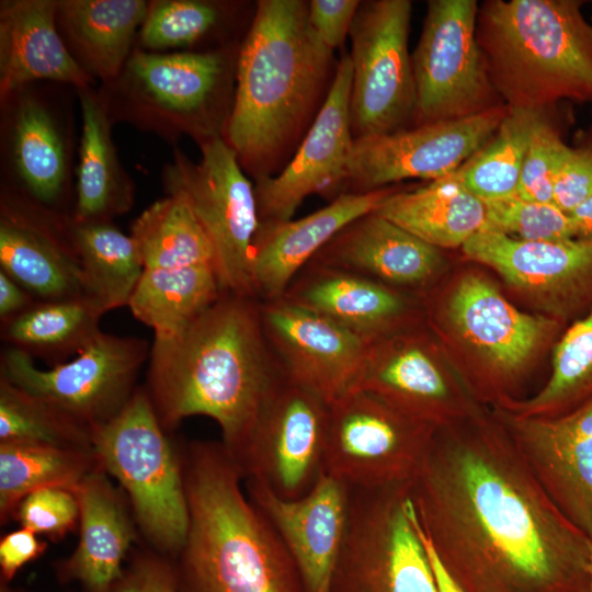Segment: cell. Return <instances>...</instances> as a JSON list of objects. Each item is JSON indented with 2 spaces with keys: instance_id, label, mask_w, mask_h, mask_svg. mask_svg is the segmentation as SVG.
Returning a JSON list of instances; mask_svg holds the SVG:
<instances>
[{
  "instance_id": "cell-1",
  "label": "cell",
  "mask_w": 592,
  "mask_h": 592,
  "mask_svg": "<svg viewBox=\"0 0 592 592\" xmlns=\"http://www.w3.org/2000/svg\"><path fill=\"white\" fill-rule=\"evenodd\" d=\"M409 496L464 592H589L591 538L546 494L497 415L437 429Z\"/></svg>"
},
{
  "instance_id": "cell-2",
  "label": "cell",
  "mask_w": 592,
  "mask_h": 592,
  "mask_svg": "<svg viewBox=\"0 0 592 592\" xmlns=\"http://www.w3.org/2000/svg\"><path fill=\"white\" fill-rule=\"evenodd\" d=\"M145 387L166 432L189 417L217 422L239 459L264 403L286 377L259 300L223 293L181 333L153 338Z\"/></svg>"
},
{
  "instance_id": "cell-3",
  "label": "cell",
  "mask_w": 592,
  "mask_h": 592,
  "mask_svg": "<svg viewBox=\"0 0 592 592\" xmlns=\"http://www.w3.org/2000/svg\"><path fill=\"white\" fill-rule=\"evenodd\" d=\"M333 50L308 20V1L260 0L237 56L224 137L255 181L280 173L326 98Z\"/></svg>"
},
{
  "instance_id": "cell-4",
  "label": "cell",
  "mask_w": 592,
  "mask_h": 592,
  "mask_svg": "<svg viewBox=\"0 0 592 592\" xmlns=\"http://www.w3.org/2000/svg\"><path fill=\"white\" fill-rule=\"evenodd\" d=\"M189 508L177 557L179 592H304L294 560L242 488L221 442H192L182 458Z\"/></svg>"
},
{
  "instance_id": "cell-5",
  "label": "cell",
  "mask_w": 592,
  "mask_h": 592,
  "mask_svg": "<svg viewBox=\"0 0 592 592\" xmlns=\"http://www.w3.org/2000/svg\"><path fill=\"white\" fill-rule=\"evenodd\" d=\"M577 0H487L476 35L491 82L509 107L546 111L592 102V25Z\"/></svg>"
},
{
  "instance_id": "cell-6",
  "label": "cell",
  "mask_w": 592,
  "mask_h": 592,
  "mask_svg": "<svg viewBox=\"0 0 592 592\" xmlns=\"http://www.w3.org/2000/svg\"><path fill=\"white\" fill-rule=\"evenodd\" d=\"M227 49L150 53L135 47L118 77L99 90L112 122L168 140L224 136L232 102Z\"/></svg>"
},
{
  "instance_id": "cell-7",
  "label": "cell",
  "mask_w": 592,
  "mask_h": 592,
  "mask_svg": "<svg viewBox=\"0 0 592 592\" xmlns=\"http://www.w3.org/2000/svg\"><path fill=\"white\" fill-rule=\"evenodd\" d=\"M92 446L102 470L127 492L146 539L160 554L177 556L189 526L183 466L144 387L92 433Z\"/></svg>"
},
{
  "instance_id": "cell-8",
  "label": "cell",
  "mask_w": 592,
  "mask_h": 592,
  "mask_svg": "<svg viewBox=\"0 0 592 592\" xmlns=\"http://www.w3.org/2000/svg\"><path fill=\"white\" fill-rule=\"evenodd\" d=\"M198 146L197 162L174 149L172 162L162 170L164 193L184 201L209 238L221 292L257 298L251 278L260 226L254 185L224 136Z\"/></svg>"
},
{
  "instance_id": "cell-9",
  "label": "cell",
  "mask_w": 592,
  "mask_h": 592,
  "mask_svg": "<svg viewBox=\"0 0 592 592\" xmlns=\"http://www.w3.org/2000/svg\"><path fill=\"white\" fill-rule=\"evenodd\" d=\"M150 350L143 338L102 331L72 360L43 369L27 353L8 346L1 353L0 376L92 435L128 403Z\"/></svg>"
},
{
  "instance_id": "cell-10",
  "label": "cell",
  "mask_w": 592,
  "mask_h": 592,
  "mask_svg": "<svg viewBox=\"0 0 592 592\" xmlns=\"http://www.w3.org/2000/svg\"><path fill=\"white\" fill-rule=\"evenodd\" d=\"M409 490L350 488L348 528L330 592H439L409 516Z\"/></svg>"
},
{
  "instance_id": "cell-11",
  "label": "cell",
  "mask_w": 592,
  "mask_h": 592,
  "mask_svg": "<svg viewBox=\"0 0 592 592\" xmlns=\"http://www.w3.org/2000/svg\"><path fill=\"white\" fill-rule=\"evenodd\" d=\"M436 430L354 389L329 405L323 471L350 488L411 486Z\"/></svg>"
},
{
  "instance_id": "cell-12",
  "label": "cell",
  "mask_w": 592,
  "mask_h": 592,
  "mask_svg": "<svg viewBox=\"0 0 592 592\" xmlns=\"http://www.w3.org/2000/svg\"><path fill=\"white\" fill-rule=\"evenodd\" d=\"M476 0H430L411 55L415 83L412 126L477 115L505 105L477 41Z\"/></svg>"
},
{
  "instance_id": "cell-13",
  "label": "cell",
  "mask_w": 592,
  "mask_h": 592,
  "mask_svg": "<svg viewBox=\"0 0 592 592\" xmlns=\"http://www.w3.org/2000/svg\"><path fill=\"white\" fill-rule=\"evenodd\" d=\"M411 14L409 0L360 3L349 33L354 139L412 126L417 95L408 49Z\"/></svg>"
},
{
  "instance_id": "cell-14",
  "label": "cell",
  "mask_w": 592,
  "mask_h": 592,
  "mask_svg": "<svg viewBox=\"0 0 592 592\" xmlns=\"http://www.w3.org/2000/svg\"><path fill=\"white\" fill-rule=\"evenodd\" d=\"M506 112L508 106L502 105L465 118L354 139L345 193L449 175L491 138Z\"/></svg>"
},
{
  "instance_id": "cell-15",
  "label": "cell",
  "mask_w": 592,
  "mask_h": 592,
  "mask_svg": "<svg viewBox=\"0 0 592 592\" xmlns=\"http://www.w3.org/2000/svg\"><path fill=\"white\" fill-rule=\"evenodd\" d=\"M329 405L285 377L261 409L237 460L284 499L307 493L323 471Z\"/></svg>"
},
{
  "instance_id": "cell-16",
  "label": "cell",
  "mask_w": 592,
  "mask_h": 592,
  "mask_svg": "<svg viewBox=\"0 0 592 592\" xmlns=\"http://www.w3.org/2000/svg\"><path fill=\"white\" fill-rule=\"evenodd\" d=\"M353 67L350 55L341 57L314 123L284 169L255 181L260 224L292 219L303 201L319 194L330 202L345 193L353 148L350 101Z\"/></svg>"
},
{
  "instance_id": "cell-17",
  "label": "cell",
  "mask_w": 592,
  "mask_h": 592,
  "mask_svg": "<svg viewBox=\"0 0 592 592\" xmlns=\"http://www.w3.org/2000/svg\"><path fill=\"white\" fill-rule=\"evenodd\" d=\"M266 338L285 376L331 405L356 389L369 344L284 298L259 300Z\"/></svg>"
},
{
  "instance_id": "cell-18",
  "label": "cell",
  "mask_w": 592,
  "mask_h": 592,
  "mask_svg": "<svg viewBox=\"0 0 592 592\" xmlns=\"http://www.w3.org/2000/svg\"><path fill=\"white\" fill-rule=\"evenodd\" d=\"M496 415L546 494L592 538V398L555 418Z\"/></svg>"
},
{
  "instance_id": "cell-19",
  "label": "cell",
  "mask_w": 592,
  "mask_h": 592,
  "mask_svg": "<svg viewBox=\"0 0 592 592\" xmlns=\"http://www.w3.org/2000/svg\"><path fill=\"white\" fill-rule=\"evenodd\" d=\"M462 248L558 316L592 309V240L526 241L480 230Z\"/></svg>"
},
{
  "instance_id": "cell-20",
  "label": "cell",
  "mask_w": 592,
  "mask_h": 592,
  "mask_svg": "<svg viewBox=\"0 0 592 592\" xmlns=\"http://www.w3.org/2000/svg\"><path fill=\"white\" fill-rule=\"evenodd\" d=\"M244 488L294 560L304 592H330L348 528L350 487L322 471L297 499H284L255 479H244Z\"/></svg>"
},
{
  "instance_id": "cell-21",
  "label": "cell",
  "mask_w": 592,
  "mask_h": 592,
  "mask_svg": "<svg viewBox=\"0 0 592 592\" xmlns=\"http://www.w3.org/2000/svg\"><path fill=\"white\" fill-rule=\"evenodd\" d=\"M67 219L27 197L1 196L0 270L37 300L86 296Z\"/></svg>"
},
{
  "instance_id": "cell-22",
  "label": "cell",
  "mask_w": 592,
  "mask_h": 592,
  "mask_svg": "<svg viewBox=\"0 0 592 592\" xmlns=\"http://www.w3.org/2000/svg\"><path fill=\"white\" fill-rule=\"evenodd\" d=\"M356 389L436 429L477 412L454 387L430 345L403 330L369 344Z\"/></svg>"
},
{
  "instance_id": "cell-23",
  "label": "cell",
  "mask_w": 592,
  "mask_h": 592,
  "mask_svg": "<svg viewBox=\"0 0 592 592\" xmlns=\"http://www.w3.org/2000/svg\"><path fill=\"white\" fill-rule=\"evenodd\" d=\"M447 311L459 333L490 365L489 398L506 395L554 326L550 319L520 311L493 285L474 274L460 280Z\"/></svg>"
},
{
  "instance_id": "cell-24",
  "label": "cell",
  "mask_w": 592,
  "mask_h": 592,
  "mask_svg": "<svg viewBox=\"0 0 592 592\" xmlns=\"http://www.w3.org/2000/svg\"><path fill=\"white\" fill-rule=\"evenodd\" d=\"M397 190V186H388L367 193H344L303 218L260 224L251 261L257 299L282 298L296 275L340 230L375 210Z\"/></svg>"
},
{
  "instance_id": "cell-25",
  "label": "cell",
  "mask_w": 592,
  "mask_h": 592,
  "mask_svg": "<svg viewBox=\"0 0 592 592\" xmlns=\"http://www.w3.org/2000/svg\"><path fill=\"white\" fill-rule=\"evenodd\" d=\"M440 250L373 210L348 224L308 263L350 271L395 289L422 287L443 265Z\"/></svg>"
},
{
  "instance_id": "cell-26",
  "label": "cell",
  "mask_w": 592,
  "mask_h": 592,
  "mask_svg": "<svg viewBox=\"0 0 592 592\" xmlns=\"http://www.w3.org/2000/svg\"><path fill=\"white\" fill-rule=\"evenodd\" d=\"M57 0L0 2V99L46 80L76 90L96 82L76 62L56 24Z\"/></svg>"
},
{
  "instance_id": "cell-27",
  "label": "cell",
  "mask_w": 592,
  "mask_h": 592,
  "mask_svg": "<svg viewBox=\"0 0 592 592\" xmlns=\"http://www.w3.org/2000/svg\"><path fill=\"white\" fill-rule=\"evenodd\" d=\"M282 298L368 344L402 331L411 317L409 301L398 289L350 271L311 263L296 275Z\"/></svg>"
},
{
  "instance_id": "cell-28",
  "label": "cell",
  "mask_w": 592,
  "mask_h": 592,
  "mask_svg": "<svg viewBox=\"0 0 592 592\" xmlns=\"http://www.w3.org/2000/svg\"><path fill=\"white\" fill-rule=\"evenodd\" d=\"M80 505L79 542L61 572L90 592H110L123 574V561L135 539L125 502L98 469L75 490Z\"/></svg>"
},
{
  "instance_id": "cell-29",
  "label": "cell",
  "mask_w": 592,
  "mask_h": 592,
  "mask_svg": "<svg viewBox=\"0 0 592 592\" xmlns=\"http://www.w3.org/2000/svg\"><path fill=\"white\" fill-rule=\"evenodd\" d=\"M148 8L146 0H57L56 24L81 69L106 84L136 47Z\"/></svg>"
},
{
  "instance_id": "cell-30",
  "label": "cell",
  "mask_w": 592,
  "mask_h": 592,
  "mask_svg": "<svg viewBox=\"0 0 592 592\" xmlns=\"http://www.w3.org/2000/svg\"><path fill=\"white\" fill-rule=\"evenodd\" d=\"M26 91L25 88L3 102L12 110L8 132L10 159L27 198L55 212L68 190L69 146L48 104Z\"/></svg>"
},
{
  "instance_id": "cell-31",
  "label": "cell",
  "mask_w": 592,
  "mask_h": 592,
  "mask_svg": "<svg viewBox=\"0 0 592 592\" xmlns=\"http://www.w3.org/2000/svg\"><path fill=\"white\" fill-rule=\"evenodd\" d=\"M82 128L77 168L75 223H107L127 213L135 184L122 166L112 139V119L99 91L76 90Z\"/></svg>"
},
{
  "instance_id": "cell-32",
  "label": "cell",
  "mask_w": 592,
  "mask_h": 592,
  "mask_svg": "<svg viewBox=\"0 0 592 592\" xmlns=\"http://www.w3.org/2000/svg\"><path fill=\"white\" fill-rule=\"evenodd\" d=\"M375 212L437 249L463 247L486 220L483 202L454 172L422 187L398 189Z\"/></svg>"
},
{
  "instance_id": "cell-33",
  "label": "cell",
  "mask_w": 592,
  "mask_h": 592,
  "mask_svg": "<svg viewBox=\"0 0 592 592\" xmlns=\"http://www.w3.org/2000/svg\"><path fill=\"white\" fill-rule=\"evenodd\" d=\"M104 314L88 297L37 300L33 306L2 322L1 338L9 346L52 366L79 354L101 333Z\"/></svg>"
},
{
  "instance_id": "cell-34",
  "label": "cell",
  "mask_w": 592,
  "mask_h": 592,
  "mask_svg": "<svg viewBox=\"0 0 592 592\" xmlns=\"http://www.w3.org/2000/svg\"><path fill=\"white\" fill-rule=\"evenodd\" d=\"M221 294L213 264L144 270L127 307L152 329L153 338H169L185 330Z\"/></svg>"
},
{
  "instance_id": "cell-35",
  "label": "cell",
  "mask_w": 592,
  "mask_h": 592,
  "mask_svg": "<svg viewBox=\"0 0 592 592\" xmlns=\"http://www.w3.org/2000/svg\"><path fill=\"white\" fill-rule=\"evenodd\" d=\"M77 252L84 295L103 314L128 306L145 270L138 246L112 221L75 223L67 219Z\"/></svg>"
},
{
  "instance_id": "cell-36",
  "label": "cell",
  "mask_w": 592,
  "mask_h": 592,
  "mask_svg": "<svg viewBox=\"0 0 592 592\" xmlns=\"http://www.w3.org/2000/svg\"><path fill=\"white\" fill-rule=\"evenodd\" d=\"M102 469L93 449L46 444L0 443V519L14 516L31 492L62 487L75 490L90 474Z\"/></svg>"
},
{
  "instance_id": "cell-37",
  "label": "cell",
  "mask_w": 592,
  "mask_h": 592,
  "mask_svg": "<svg viewBox=\"0 0 592 592\" xmlns=\"http://www.w3.org/2000/svg\"><path fill=\"white\" fill-rule=\"evenodd\" d=\"M129 235L138 246L145 270L214 265L209 238L179 197L167 195L148 206L133 221Z\"/></svg>"
},
{
  "instance_id": "cell-38",
  "label": "cell",
  "mask_w": 592,
  "mask_h": 592,
  "mask_svg": "<svg viewBox=\"0 0 592 592\" xmlns=\"http://www.w3.org/2000/svg\"><path fill=\"white\" fill-rule=\"evenodd\" d=\"M592 398V309L574 321L556 344L553 369L545 386L526 400L500 409L519 417L555 418Z\"/></svg>"
},
{
  "instance_id": "cell-39",
  "label": "cell",
  "mask_w": 592,
  "mask_h": 592,
  "mask_svg": "<svg viewBox=\"0 0 592 592\" xmlns=\"http://www.w3.org/2000/svg\"><path fill=\"white\" fill-rule=\"evenodd\" d=\"M543 112L508 106L491 138L454 171L463 186L482 202L516 194L531 133Z\"/></svg>"
},
{
  "instance_id": "cell-40",
  "label": "cell",
  "mask_w": 592,
  "mask_h": 592,
  "mask_svg": "<svg viewBox=\"0 0 592 592\" xmlns=\"http://www.w3.org/2000/svg\"><path fill=\"white\" fill-rule=\"evenodd\" d=\"M93 449L92 435L47 402L0 376V443Z\"/></svg>"
},
{
  "instance_id": "cell-41",
  "label": "cell",
  "mask_w": 592,
  "mask_h": 592,
  "mask_svg": "<svg viewBox=\"0 0 592 592\" xmlns=\"http://www.w3.org/2000/svg\"><path fill=\"white\" fill-rule=\"evenodd\" d=\"M221 16V5L214 1H149L136 47L150 53L193 47L218 26Z\"/></svg>"
},
{
  "instance_id": "cell-42",
  "label": "cell",
  "mask_w": 592,
  "mask_h": 592,
  "mask_svg": "<svg viewBox=\"0 0 592 592\" xmlns=\"http://www.w3.org/2000/svg\"><path fill=\"white\" fill-rule=\"evenodd\" d=\"M486 220L481 230L526 241L574 239L571 217L554 203L528 201L519 195L485 201Z\"/></svg>"
},
{
  "instance_id": "cell-43",
  "label": "cell",
  "mask_w": 592,
  "mask_h": 592,
  "mask_svg": "<svg viewBox=\"0 0 592 592\" xmlns=\"http://www.w3.org/2000/svg\"><path fill=\"white\" fill-rule=\"evenodd\" d=\"M569 149L559 129L546 111L543 112L531 133L516 195L528 201L554 203L555 179Z\"/></svg>"
},
{
  "instance_id": "cell-44",
  "label": "cell",
  "mask_w": 592,
  "mask_h": 592,
  "mask_svg": "<svg viewBox=\"0 0 592 592\" xmlns=\"http://www.w3.org/2000/svg\"><path fill=\"white\" fill-rule=\"evenodd\" d=\"M14 516L22 527L58 540L79 525L80 505L75 491L48 487L27 494Z\"/></svg>"
},
{
  "instance_id": "cell-45",
  "label": "cell",
  "mask_w": 592,
  "mask_h": 592,
  "mask_svg": "<svg viewBox=\"0 0 592 592\" xmlns=\"http://www.w3.org/2000/svg\"><path fill=\"white\" fill-rule=\"evenodd\" d=\"M592 195V135L570 146L554 184V204L567 214Z\"/></svg>"
},
{
  "instance_id": "cell-46",
  "label": "cell",
  "mask_w": 592,
  "mask_h": 592,
  "mask_svg": "<svg viewBox=\"0 0 592 592\" xmlns=\"http://www.w3.org/2000/svg\"><path fill=\"white\" fill-rule=\"evenodd\" d=\"M110 592H179L175 569L159 554L141 553Z\"/></svg>"
},
{
  "instance_id": "cell-47",
  "label": "cell",
  "mask_w": 592,
  "mask_h": 592,
  "mask_svg": "<svg viewBox=\"0 0 592 592\" xmlns=\"http://www.w3.org/2000/svg\"><path fill=\"white\" fill-rule=\"evenodd\" d=\"M361 1H308V20L322 43L331 50L342 46L349 35Z\"/></svg>"
},
{
  "instance_id": "cell-48",
  "label": "cell",
  "mask_w": 592,
  "mask_h": 592,
  "mask_svg": "<svg viewBox=\"0 0 592 592\" xmlns=\"http://www.w3.org/2000/svg\"><path fill=\"white\" fill-rule=\"evenodd\" d=\"M47 548V544L37 538V534L21 527L4 535L0 540V568L5 581L14 578L26 563L37 559Z\"/></svg>"
},
{
  "instance_id": "cell-49",
  "label": "cell",
  "mask_w": 592,
  "mask_h": 592,
  "mask_svg": "<svg viewBox=\"0 0 592 592\" xmlns=\"http://www.w3.org/2000/svg\"><path fill=\"white\" fill-rule=\"evenodd\" d=\"M37 299L22 285L0 270V319L1 323L22 314Z\"/></svg>"
},
{
  "instance_id": "cell-50",
  "label": "cell",
  "mask_w": 592,
  "mask_h": 592,
  "mask_svg": "<svg viewBox=\"0 0 592 592\" xmlns=\"http://www.w3.org/2000/svg\"><path fill=\"white\" fill-rule=\"evenodd\" d=\"M409 516L411 522L413 523L419 537L421 538L425 551L429 558V561L432 567V571L434 574L435 583L437 587L439 592H464L460 587L455 582V580L452 578V576L447 572L445 567L440 561L435 550L433 549L431 543L429 542L424 531L422 530L417 514L414 512L413 505L411 503V500L409 499Z\"/></svg>"
},
{
  "instance_id": "cell-51",
  "label": "cell",
  "mask_w": 592,
  "mask_h": 592,
  "mask_svg": "<svg viewBox=\"0 0 592 592\" xmlns=\"http://www.w3.org/2000/svg\"><path fill=\"white\" fill-rule=\"evenodd\" d=\"M576 239L592 240V195L569 213Z\"/></svg>"
},
{
  "instance_id": "cell-52",
  "label": "cell",
  "mask_w": 592,
  "mask_h": 592,
  "mask_svg": "<svg viewBox=\"0 0 592 592\" xmlns=\"http://www.w3.org/2000/svg\"><path fill=\"white\" fill-rule=\"evenodd\" d=\"M589 592H592V538H591V554H590V563H589Z\"/></svg>"
}]
</instances>
